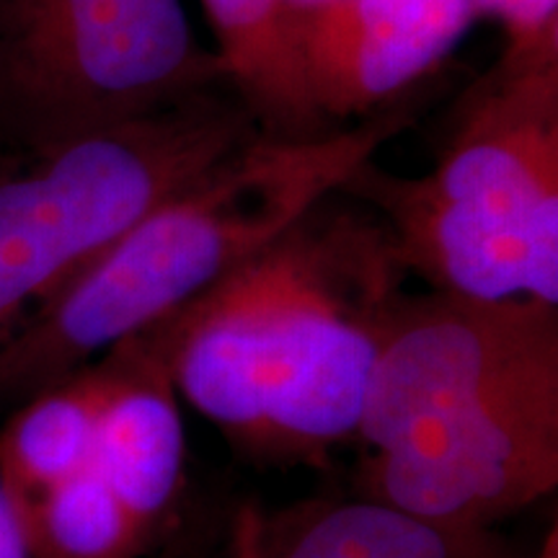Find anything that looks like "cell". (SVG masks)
Masks as SVG:
<instances>
[{"label":"cell","instance_id":"obj_5","mask_svg":"<svg viewBox=\"0 0 558 558\" xmlns=\"http://www.w3.org/2000/svg\"><path fill=\"white\" fill-rule=\"evenodd\" d=\"M220 83L181 0H0V140L114 128Z\"/></svg>","mask_w":558,"mask_h":558},{"label":"cell","instance_id":"obj_15","mask_svg":"<svg viewBox=\"0 0 558 558\" xmlns=\"http://www.w3.org/2000/svg\"><path fill=\"white\" fill-rule=\"evenodd\" d=\"M0 558H32L26 548L16 507L0 484Z\"/></svg>","mask_w":558,"mask_h":558},{"label":"cell","instance_id":"obj_9","mask_svg":"<svg viewBox=\"0 0 558 558\" xmlns=\"http://www.w3.org/2000/svg\"><path fill=\"white\" fill-rule=\"evenodd\" d=\"M104 354L114 375L88 469L158 550L184 525L186 432L179 393L150 326Z\"/></svg>","mask_w":558,"mask_h":558},{"label":"cell","instance_id":"obj_2","mask_svg":"<svg viewBox=\"0 0 558 558\" xmlns=\"http://www.w3.org/2000/svg\"><path fill=\"white\" fill-rule=\"evenodd\" d=\"M414 120L409 101L303 140L251 137L160 199L0 344V407H19L169 316L337 192Z\"/></svg>","mask_w":558,"mask_h":558},{"label":"cell","instance_id":"obj_7","mask_svg":"<svg viewBox=\"0 0 558 558\" xmlns=\"http://www.w3.org/2000/svg\"><path fill=\"white\" fill-rule=\"evenodd\" d=\"M360 497L450 525H497L558 486V378L509 396L488 414L367 452Z\"/></svg>","mask_w":558,"mask_h":558},{"label":"cell","instance_id":"obj_13","mask_svg":"<svg viewBox=\"0 0 558 558\" xmlns=\"http://www.w3.org/2000/svg\"><path fill=\"white\" fill-rule=\"evenodd\" d=\"M32 558H143L156 554L109 486L86 469L16 507Z\"/></svg>","mask_w":558,"mask_h":558},{"label":"cell","instance_id":"obj_14","mask_svg":"<svg viewBox=\"0 0 558 558\" xmlns=\"http://www.w3.org/2000/svg\"><path fill=\"white\" fill-rule=\"evenodd\" d=\"M476 16L497 19L505 29L501 58L558 62V0H471Z\"/></svg>","mask_w":558,"mask_h":558},{"label":"cell","instance_id":"obj_11","mask_svg":"<svg viewBox=\"0 0 558 558\" xmlns=\"http://www.w3.org/2000/svg\"><path fill=\"white\" fill-rule=\"evenodd\" d=\"M230 88L262 135L303 140L337 130L311 99L290 0H202ZM344 128V124H341Z\"/></svg>","mask_w":558,"mask_h":558},{"label":"cell","instance_id":"obj_12","mask_svg":"<svg viewBox=\"0 0 558 558\" xmlns=\"http://www.w3.org/2000/svg\"><path fill=\"white\" fill-rule=\"evenodd\" d=\"M111 375L101 354L13 409L0 429V484L13 507L88 469Z\"/></svg>","mask_w":558,"mask_h":558},{"label":"cell","instance_id":"obj_1","mask_svg":"<svg viewBox=\"0 0 558 558\" xmlns=\"http://www.w3.org/2000/svg\"><path fill=\"white\" fill-rule=\"evenodd\" d=\"M407 279L383 220L337 190L150 329L179 399L239 456L320 465L357 439Z\"/></svg>","mask_w":558,"mask_h":558},{"label":"cell","instance_id":"obj_6","mask_svg":"<svg viewBox=\"0 0 558 558\" xmlns=\"http://www.w3.org/2000/svg\"><path fill=\"white\" fill-rule=\"evenodd\" d=\"M558 375V308L530 298L407 292L367 383L357 439L393 450Z\"/></svg>","mask_w":558,"mask_h":558},{"label":"cell","instance_id":"obj_4","mask_svg":"<svg viewBox=\"0 0 558 558\" xmlns=\"http://www.w3.org/2000/svg\"><path fill=\"white\" fill-rule=\"evenodd\" d=\"M256 135L220 83L114 128L0 140V344L160 199Z\"/></svg>","mask_w":558,"mask_h":558},{"label":"cell","instance_id":"obj_3","mask_svg":"<svg viewBox=\"0 0 558 558\" xmlns=\"http://www.w3.org/2000/svg\"><path fill=\"white\" fill-rule=\"evenodd\" d=\"M339 192L378 215L429 290L558 308V62L499 58L460 99L427 177L367 160Z\"/></svg>","mask_w":558,"mask_h":558},{"label":"cell","instance_id":"obj_8","mask_svg":"<svg viewBox=\"0 0 558 558\" xmlns=\"http://www.w3.org/2000/svg\"><path fill=\"white\" fill-rule=\"evenodd\" d=\"M476 19L471 0H329L298 11L313 104L333 128L399 107Z\"/></svg>","mask_w":558,"mask_h":558},{"label":"cell","instance_id":"obj_16","mask_svg":"<svg viewBox=\"0 0 558 558\" xmlns=\"http://www.w3.org/2000/svg\"><path fill=\"white\" fill-rule=\"evenodd\" d=\"M320 3H329V0H290V5L295 11H303V9H313V5H320Z\"/></svg>","mask_w":558,"mask_h":558},{"label":"cell","instance_id":"obj_10","mask_svg":"<svg viewBox=\"0 0 558 558\" xmlns=\"http://www.w3.org/2000/svg\"><path fill=\"white\" fill-rule=\"evenodd\" d=\"M235 546V558H556V530L530 554L494 525L424 520L365 497L311 499L246 518Z\"/></svg>","mask_w":558,"mask_h":558}]
</instances>
